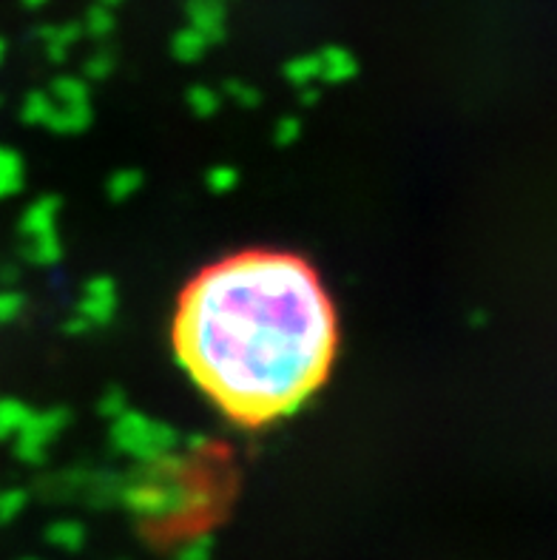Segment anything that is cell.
I'll return each instance as SVG.
<instances>
[{
	"mask_svg": "<svg viewBox=\"0 0 557 560\" xmlns=\"http://www.w3.org/2000/svg\"><path fill=\"white\" fill-rule=\"evenodd\" d=\"M117 71V51L112 46H100L92 55H85L83 66H80V74H83L89 83H106Z\"/></svg>",
	"mask_w": 557,
	"mask_h": 560,
	"instance_id": "cb8c5ba5",
	"label": "cell"
},
{
	"mask_svg": "<svg viewBox=\"0 0 557 560\" xmlns=\"http://www.w3.org/2000/svg\"><path fill=\"white\" fill-rule=\"evenodd\" d=\"M325 92H322V83H307L297 89V103L302 108H316L322 103Z\"/></svg>",
	"mask_w": 557,
	"mask_h": 560,
	"instance_id": "1f68e13d",
	"label": "cell"
},
{
	"mask_svg": "<svg viewBox=\"0 0 557 560\" xmlns=\"http://www.w3.org/2000/svg\"><path fill=\"white\" fill-rule=\"evenodd\" d=\"M120 313V288L108 273L89 277L80 288L78 305L63 319V334L71 339L92 336L94 330L112 325Z\"/></svg>",
	"mask_w": 557,
	"mask_h": 560,
	"instance_id": "277c9868",
	"label": "cell"
},
{
	"mask_svg": "<svg viewBox=\"0 0 557 560\" xmlns=\"http://www.w3.org/2000/svg\"><path fill=\"white\" fill-rule=\"evenodd\" d=\"M3 103H7V97H3V92H0V108H3Z\"/></svg>",
	"mask_w": 557,
	"mask_h": 560,
	"instance_id": "74e56055",
	"label": "cell"
},
{
	"mask_svg": "<svg viewBox=\"0 0 557 560\" xmlns=\"http://www.w3.org/2000/svg\"><path fill=\"white\" fill-rule=\"evenodd\" d=\"M174 355L228 421L268 427L307 407L339 350V322L316 270L288 250H242L183 291Z\"/></svg>",
	"mask_w": 557,
	"mask_h": 560,
	"instance_id": "6da1fadb",
	"label": "cell"
},
{
	"mask_svg": "<svg viewBox=\"0 0 557 560\" xmlns=\"http://www.w3.org/2000/svg\"><path fill=\"white\" fill-rule=\"evenodd\" d=\"M51 94L46 89H32V92L23 94L21 108H18V117H21L23 126L28 128H43V120L49 114Z\"/></svg>",
	"mask_w": 557,
	"mask_h": 560,
	"instance_id": "4316f807",
	"label": "cell"
},
{
	"mask_svg": "<svg viewBox=\"0 0 557 560\" xmlns=\"http://www.w3.org/2000/svg\"><path fill=\"white\" fill-rule=\"evenodd\" d=\"M46 3H49V0H21V7H26V9H40V7H46Z\"/></svg>",
	"mask_w": 557,
	"mask_h": 560,
	"instance_id": "d590c367",
	"label": "cell"
},
{
	"mask_svg": "<svg viewBox=\"0 0 557 560\" xmlns=\"http://www.w3.org/2000/svg\"><path fill=\"white\" fill-rule=\"evenodd\" d=\"M213 549H217V540H213L211 533H190L179 540L171 558L174 560H213Z\"/></svg>",
	"mask_w": 557,
	"mask_h": 560,
	"instance_id": "484cf974",
	"label": "cell"
},
{
	"mask_svg": "<svg viewBox=\"0 0 557 560\" xmlns=\"http://www.w3.org/2000/svg\"><path fill=\"white\" fill-rule=\"evenodd\" d=\"M318 66H322V85H345L359 78L361 63L353 49L330 43V46H318Z\"/></svg>",
	"mask_w": 557,
	"mask_h": 560,
	"instance_id": "8fae6325",
	"label": "cell"
},
{
	"mask_svg": "<svg viewBox=\"0 0 557 560\" xmlns=\"http://www.w3.org/2000/svg\"><path fill=\"white\" fill-rule=\"evenodd\" d=\"M7 57H9V43H7V37L0 35V66L7 63Z\"/></svg>",
	"mask_w": 557,
	"mask_h": 560,
	"instance_id": "e575fe53",
	"label": "cell"
},
{
	"mask_svg": "<svg viewBox=\"0 0 557 560\" xmlns=\"http://www.w3.org/2000/svg\"><path fill=\"white\" fill-rule=\"evenodd\" d=\"M146 188V174L135 165H123V168L112 171L106 179V199L112 206H126L137 194Z\"/></svg>",
	"mask_w": 557,
	"mask_h": 560,
	"instance_id": "9a60e30c",
	"label": "cell"
},
{
	"mask_svg": "<svg viewBox=\"0 0 557 560\" xmlns=\"http://www.w3.org/2000/svg\"><path fill=\"white\" fill-rule=\"evenodd\" d=\"M285 83L299 89V85L307 83H322V66H318V51H302V55H293L290 60H285L282 66Z\"/></svg>",
	"mask_w": 557,
	"mask_h": 560,
	"instance_id": "ffe728a7",
	"label": "cell"
},
{
	"mask_svg": "<svg viewBox=\"0 0 557 560\" xmlns=\"http://www.w3.org/2000/svg\"><path fill=\"white\" fill-rule=\"evenodd\" d=\"M219 92H222V97H225V100H231L233 106L242 108V112H254V108L262 106V100H265V97H262L259 85L247 83L245 78L225 80Z\"/></svg>",
	"mask_w": 557,
	"mask_h": 560,
	"instance_id": "d4e9b609",
	"label": "cell"
},
{
	"mask_svg": "<svg viewBox=\"0 0 557 560\" xmlns=\"http://www.w3.org/2000/svg\"><path fill=\"white\" fill-rule=\"evenodd\" d=\"M21 560H43V558H21Z\"/></svg>",
	"mask_w": 557,
	"mask_h": 560,
	"instance_id": "f35d334b",
	"label": "cell"
},
{
	"mask_svg": "<svg viewBox=\"0 0 557 560\" xmlns=\"http://www.w3.org/2000/svg\"><path fill=\"white\" fill-rule=\"evenodd\" d=\"M171 57L177 60V63H199L208 51L213 49V43L208 40V37L199 32V28H194L190 23H185V26H179L174 35H171Z\"/></svg>",
	"mask_w": 557,
	"mask_h": 560,
	"instance_id": "5bb4252c",
	"label": "cell"
},
{
	"mask_svg": "<svg viewBox=\"0 0 557 560\" xmlns=\"http://www.w3.org/2000/svg\"><path fill=\"white\" fill-rule=\"evenodd\" d=\"M183 447L188 455H199L211 447V441H208V435L205 433H188V435H183Z\"/></svg>",
	"mask_w": 557,
	"mask_h": 560,
	"instance_id": "d6a6232c",
	"label": "cell"
},
{
	"mask_svg": "<svg viewBox=\"0 0 557 560\" xmlns=\"http://www.w3.org/2000/svg\"><path fill=\"white\" fill-rule=\"evenodd\" d=\"M185 23L199 28L213 46L228 37V0H183Z\"/></svg>",
	"mask_w": 557,
	"mask_h": 560,
	"instance_id": "9c48e42d",
	"label": "cell"
},
{
	"mask_svg": "<svg viewBox=\"0 0 557 560\" xmlns=\"http://www.w3.org/2000/svg\"><path fill=\"white\" fill-rule=\"evenodd\" d=\"M32 504V492L26 487H7L0 490V526H9L21 518Z\"/></svg>",
	"mask_w": 557,
	"mask_h": 560,
	"instance_id": "f1b7e54d",
	"label": "cell"
},
{
	"mask_svg": "<svg viewBox=\"0 0 557 560\" xmlns=\"http://www.w3.org/2000/svg\"><path fill=\"white\" fill-rule=\"evenodd\" d=\"M32 407L18 396H0V444H12V439L23 430Z\"/></svg>",
	"mask_w": 557,
	"mask_h": 560,
	"instance_id": "44dd1931",
	"label": "cell"
},
{
	"mask_svg": "<svg viewBox=\"0 0 557 560\" xmlns=\"http://www.w3.org/2000/svg\"><path fill=\"white\" fill-rule=\"evenodd\" d=\"M28 311V299L26 293L18 291V284L14 288H3L0 284V330L3 327H12L26 316Z\"/></svg>",
	"mask_w": 557,
	"mask_h": 560,
	"instance_id": "83f0119b",
	"label": "cell"
},
{
	"mask_svg": "<svg viewBox=\"0 0 557 560\" xmlns=\"http://www.w3.org/2000/svg\"><path fill=\"white\" fill-rule=\"evenodd\" d=\"M46 92L57 100V103H71V106H80V103H92V83L83 78V74H55L46 85Z\"/></svg>",
	"mask_w": 557,
	"mask_h": 560,
	"instance_id": "d6986e66",
	"label": "cell"
},
{
	"mask_svg": "<svg viewBox=\"0 0 557 560\" xmlns=\"http://www.w3.org/2000/svg\"><path fill=\"white\" fill-rule=\"evenodd\" d=\"M46 544L51 549L63 555H78L83 552L85 540H89V533H85L83 521L78 518H57L51 524H46V533H43Z\"/></svg>",
	"mask_w": 557,
	"mask_h": 560,
	"instance_id": "4fadbf2b",
	"label": "cell"
},
{
	"mask_svg": "<svg viewBox=\"0 0 557 560\" xmlns=\"http://www.w3.org/2000/svg\"><path fill=\"white\" fill-rule=\"evenodd\" d=\"M123 483H126V476H120L117 469H94L83 504L89 510H112L120 504Z\"/></svg>",
	"mask_w": 557,
	"mask_h": 560,
	"instance_id": "7c38bea8",
	"label": "cell"
},
{
	"mask_svg": "<svg viewBox=\"0 0 557 560\" xmlns=\"http://www.w3.org/2000/svg\"><path fill=\"white\" fill-rule=\"evenodd\" d=\"M211 487L190 478H146L128 472L120 492V506L142 524H183L202 518L213 510Z\"/></svg>",
	"mask_w": 557,
	"mask_h": 560,
	"instance_id": "7a4b0ae2",
	"label": "cell"
},
{
	"mask_svg": "<svg viewBox=\"0 0 557 560\" xmlns=\"http://www.w3.org/2000/svg\"><path fill=\"white\" fill-rule=\"evenodd\" d=\"M225 106V97L219 89L208 83H194L185 89V108L190 112V117L197 120H213L219 112Z\"/></svg>",
	"mask_w": 557,
	"mask_h": 560,
	"instance_id": "ac0fdd59",
	"label": "cell"
},
{
	"mask_svg": "<svg viewBox=\"0 0 557 560\" xmlns=\"http://www.w3.org/2000/svg\"><path fill=\"white\" fill-rule=\"evenodd\" d=\"M304 135V120L299 114H282L279 120L274 122V131H270V140H274L276 149H293Z\"/></svg>",
	"mask_w": 557,
	"mask_h": 560,
	"instance_id": "f546056e",
	"label": "cell"
},
{
	"mask_svg": "<svg viewBox=\"0 0 557 560\" xmlns=\"http://www.w3.org/2000/svg\"><path fill=\"white\" fill-rule=\"evenodd\" d=\"M18 279H21V268H18V265H0V284H3V288H14Z\"/></svg>",
	"mask_w": 557,
	"mask_h": 560,
	"instance_id": "836d02e7",
	"label": "cell"
},
{
	"mask_svg": "<svg viewBox=\"0 0 557 560\" xmlns=\"http://www.w3.org/2000/svg\"><path fill=\"white\" fill-rule=\"evenodd\" d=\"M94 3H103V7H108V9H114V12H117V9H120L126 0H94Z\"/></svg>",
	"mask_w": 557,
	"mask_h": 560,
	"instance_id": "8d00e7d4",
	"label": "cell"
},
{
	"mask_svg": "<svg viewBox=\"0 0 557 560\" xmlns=\"http://www.w3.org/2000/svg\"><path fill=\"white\" fill-rule=\"evenodd\" d=\"M92 467H66L40 476L35 492L49 504H69V501H85L89 483H92Z\"/></svg>",
	"mask_w": 557,
	"mask_h": 560,
	"instance_id": "8992f818",
	"label": "cell"
},
{
	"mask_svg": "<svg viewBox=\"0 0 557 560\" xmlns=\"http://www.w3.org/2000/svg\"><path fill=\"white\" fill-rule=\"evenodd\" d=\"M128 407H131V405H128V393L123 390V387H117V384H112V387H106V390L100 393L94 410H97L100 419L114 421L117 416H123Z\"/></svg>",
	"mask_w": 557,
	"mask_h": 560,
	"instance_id": "4dcf8cb0",
	"label": "cell"
},
{
	"mask_svg": "<svg viewBox=\"0 0 557 560\" xmlns=\"http://www.w3.org/2000/svg\"><path fill=\"white\" fill-rule=\"evenodd\" d=\"M202 185H205V191L213 194V197H228V194H233L242 185V174L236 165L217 163L205 171Z\"/></svg>",
	"mask_w": 557,
	"mask_h": 560,
	"instance_id": "603a6c76",
	"label": "cell"
},
{
	"mask_svg": "<svg viewBox=\"0 0 557 560\" xmlns=\"http://www.w3.org/2000/svg\"><path fill=\"white\" fill-rule=\"evenodd\" d=\"M32 40L37 43V49L43 51V57L55 66H63L71 57L74 46L83 40V26L80 21H63V23H40L32 32Z\"/></svg>",
	"mask_w": 557,
	"mask_h": 560,
	"instance_id": "ba28073f",
	"label": "cell"
},
{
	"mask_svg": "<svg viewBox=\"0 0 557 560\" xmlns=\"http://www.w3.org/2000/svg\"><path fill=\"white\" fill-rule=\"evenodd\" d=\"M23 262L32 268H55L63 262V240L60 234L37 236V240H21Z\"/></svg>",
	"mask_w": 557,
	"mask_h": 560,
	"instance_id": "2e32d148",
	"label": "cell"
},
{
	"mask_svg": "<svg viewBox=\"0 0 557 560\" xmlns=\"http://www.w3.org/2000/svg\"><path fill=\"white\" fill-rule=\"evenodd\" d=\"M74 421V412L69 407H46V410H32L23 430L12 439V453L23 467H43L49 462V453L60 435L66 433Z\"/></svg>",
	"mask_w": 557,
	"mask_h": 560,
	"instance_id": "5b68a950",
	"label": "cell"
},
{
	"mask_svg": "<svg viewBox=\"0 0 557 560\" xmlns=\"http://www.w3.org/2000/svg\"><path fill=\"white\" fill-rule=\"evenodd\" d=\"M94 122V106L92 103H80V106H71V103H57L51 97L49 114L43 120V131H49L55 137H80L85 135Z\"/></svg>",
	"mask_w": 557,
	"mask_h": 560,
	"instance_id": "30bf717a",
	"label": "cell"
},
{
	"mask_svg": "<svg viewBox=\"0 0 557 560\" xmlns=\"http://www.w3.org/2000/svg\"><path fill=\"white\" fill-rule=\"evenodd\" d=\"M108 444L117 455L135 464L154 462L183 447V433L163 419L128 407L123 416L108 421Z\"/></svg>",
	"mask_w": 557,
	"mask_h": 560,
	"instance_id": "3957f363",
	"label": "cell"
},
{
	"mask_svg": "<svg viewBox=\"0 0 557 560\" xmlns=\"http://www.w3.org/2000/svg\"><path fill=\"white\" fill-rule=\"evenodd\" d=\"M60 211H63V199L57 194H40L18 217V236L37 240V236L60 234Z\"/></svg>",
	"mask_w": 557,
	"mask_h": 560,
	"instance_id": "52a82bcc",
	"label": "cell"
},
{
	"mask_svg": "<svg viewBox=\"0 0 557 560\" xmlns=\"http://www.w3.org/2000/svg\"><path fill=\"white\" fill-rule=\"evenodd\" d=\"M80 26H83V37L94 43H103L117 32V12L103 3H92L85 9L83 18H80Z\"/></svg>",
	"mask_w": 557,
	"mask_h": 560,
	"instance_id": "7402d4cb",
	"label": "cell"
},
{
	"mask_svg": "<svg viewBox=\"0 0 557 560\" xmlns=\"http://www.w3.org/2000/svg\"><path fill=\"white\" fill-rule=\"evenodd\" d=\"M26 188V160L9 145H0V202L18 197Z\"/></svg>",
	"mask_w": 557,
	"mask_h": 560,
	"instance_id": "e0dca14e",
	"label": "cell"
}]
</instances>
